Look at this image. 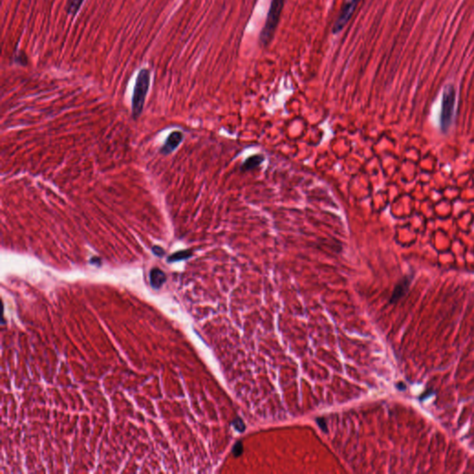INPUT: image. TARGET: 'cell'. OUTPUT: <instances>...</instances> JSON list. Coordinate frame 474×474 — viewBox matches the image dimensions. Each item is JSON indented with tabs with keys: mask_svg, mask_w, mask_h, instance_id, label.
<instances>
[{
	"mask_svg": "<svg viewBox=\"0 0 474 474\" xmlns=\"http://www.w3.org/2000/svg\"><path fill=\"white\" fill-rule=\"evenodd\" d=\"M285 0H271L266 22L260 35V45L268 46L273 39Z\"/></svg>",
	"mask_w": 474,
	"mask_h": 474,
	"instance_id": "6da1fadb",
	"label": "cell"
},
{
	"mask_svg": "<svg viewBox=\"0 0 474 474\" xmlns=\"http://www.w3.org/2000/svg\"><path fill=\"white\" fill-rule=\"evenodd\" d=\"M150 85V71L148 69H142L138 72L135 81V90L132 101L133 117L136 119L140 115L145 105V97Z\"/></svg>",
	"mask_w": 474,
	"mask_h": 474,
	"instance_id": "7a4b0ae2",
	"label": "cell"
},
{
	"mask_svg": "<svg viewBox=\"0 0 474 474\" xmlns=\"http://www.w3.org/2000/svg\"><path fill=\"white\" fill-rule=\"evenodd\" d=\"M456 105V89L454 85H447L444 87L442 106L440 113V127L443 133H447L454 118Z\"/></svg>",
	"mask_w": 474,
	"mask_h": 474,
	"instance_id": "3957f363",
	"label": "cell"
},
{
	"mask_svg": "<svg viewBox=\"0 0 474 474\" xmlns=\"http://www.w3.org/2000/svg\"><path fill=\"white\" fill-rule=\"evenodd\" d=\"M361 0H345L344 5L340 10L339 15L335 20V24L333 26V34H338L344 29L346 24L348 23L352 15L354 14L355 10L358 5L360 4Z\"/></svg>",
	"mask_w": 474,
	"mask_h": 474,
	"instance_id": "277c9868",
	"label": "cell"
},
{
	"mask_svg": "<svg viewBox=\"0 0 474 474\" xmlns=\"http://www.w3.org/2000/svg\"><path fill=\"white\" fill-rule=\"evenodd\" d=\"M411 282H412V276H409V275L405 276L403 279L398 282V284L394 287L393 294L391 295V298H390L391 304L396 303L398 300H401L404 296L405 294L408 293L409 286L411 285Z\"/></svg>",
	"mask_w": 474,
	"mask_h": 474,
	"instance_id": "5b68a950",
	"label": "cell"
},
{
	"mask_svg": "<svg viewBox=\"0 0 474 474\" xmlns=\"http://www.w3.org/2000/svg\"><path fill=\"white\" fill-rule=\"evenodd\" d=\"M183 134L180 133V132H173L171 133L169 137L166 140L165 142V145H163V147L161 148V152L165 154V155H168L171 153L173 150L176 149L178 147V145H180L181 142L183 141Z\"/></svg>",
	"mask_w": 474,
	"mask_h": 474,
	"instance_id": "8992f818",
	"label": "cell"
},
{
	"mask_svg": "<svg viewBox=\"0 0 474 474\" xmlns=\"http://www.w3.org/2000/svg\"><path fill=\"white\" fill-rule=\"evenodd\" d=\"M167 280V276L160 269H152L149 273L150 285L154 289H160Z\"/></svg>",
	"mask_w": 474,
	"mask_h": 474,
	"instance_id": "52a82bcc",
	"label": "cell"
},
{
	"mask_svg": "<svg viewBox=\"0 0 474 474\" xmlns=\"http://www.w3.org/2000/svg\"><path fill=\"white\" fill-rule=\"evenodd\" d=\"M264 161V156L260 155V154H257V155H253L247 158L246 160H245V162L242 164L241 166V170L243 171H250V170H253L260 167L261 163Z\"/></svg>",
	"mask_w": 474,
	"mask_h": 474,
	"instance_id": "ba28073f",
	"label": "cell"
},
{
	"mask_svg": "<svg viewBox=\"0 0 474 474\" xmlns=\"http://www.w3.org/2000/svg\"><path fill=\"white\" fill-rule=\"evenodd\" d=\"M85 0H67L66 11L70 16L75 17L82 8Z\"/></svg>",
	"mask_w": 474,
	"mask_h": 474,
	"instance_id": "9c48e42d",
	"label": "cell"
},
{
	"mask_svg": "<svg viewBox=\"0 0 474 474\" xmlns=\"http://www.w3.org/2000/svg\"><path fill=\"white\" fill-rule=\"evenodd\" d=\"M192 251L191 250H182L179 252H176L173 255H171L170 258L168 259L169 262H175V261H180V260H187L192 257Z\"/></svg>",
	"mask_w": 474,
	"mask_h": 474,
	"instance_id": "30bf717a",
	"label": "cell"
},
{
	"mask_svg": "<svg viewBox=\"0 0 474 474\" xmlns=\"http://www.w3.org/2000/svg\"><path fill=\"white\" fill-rule=\"evenodd\" d=\"M232 425H233L234 428H235L237 432H239V433H244V432H245V422H244V420L241 419V418H239V417H236V418L233 420Z\"/></svg>",
	"mask_w": 474,
	"mask_h": 474,
	"instance_id": "8fae6325",
	"label": "cell"
},
{
	"mask_svg": "<svg viewBox=\"0 0 474 474\" xmlns=\"http://www.w3.org/2000/svg\"><path fill=\"white\" fill-rule=\"evenodd\" d=\"M243 451H244L243 442L242 441H237L235 443V446L233 447V455L235 456V458H238L241 455L243 454Z\"/></svg>",
	"mask_w": 474,
	"mask_h": 474,
	"instance_id": "7c38bea8",
	"label": "cell"
},
{
	"mask_svg": "<svg viewBox=\"0 0 474 474\" xmlns=\"http://www.w3.org/2000/svg\"><path fill=\"white\" fill-rule=\"evenodd\" d=\"M316 421L317 423L319 426V428L322 430L325 433H327V430H328V427H327V423H326V419L325 418H317L316 419Z\"/></svg>",
	"mask_w": 474,
	"mask_h": 474,
	"instance_id": "4fadbf2b",
	"label": "cell"
},
{
	"mask_svg": "<svg viewBox=\"0 0 474 474\" xmlns=\"http://www.w3.org/2000/svg\"><path fill=\"white\" fill-rule=\"evenodd\" d=\"M153 253L157 255V256H159V257H162L165 254V251L160 246H154L153 247Z\"/></svg>",
	"mask_w": 474,
	"mask_h": 474,
	"instance_id": "5bb4252c",
	"label": "cell"
}]
</instances>
